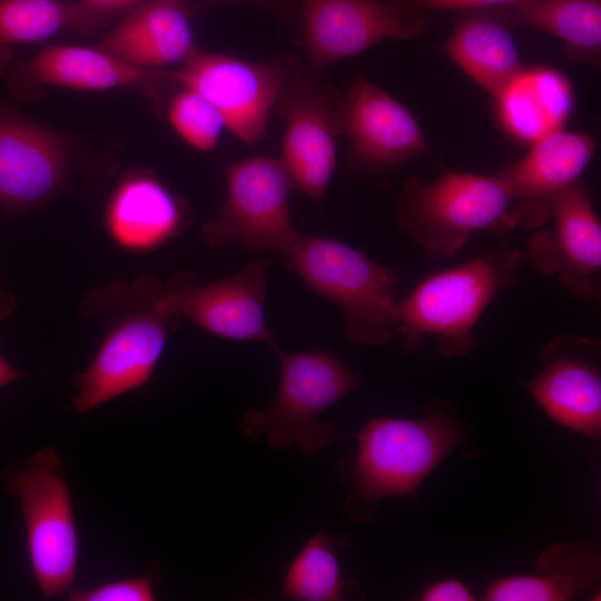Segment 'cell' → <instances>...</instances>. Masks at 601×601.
Listing matches in <instances>:
<instances>
[{
  "label": "cell",
  "mask_w": 601,
  "mask_h": 601,
  "mask_svg": "<svg viewBox=\"0 0 601 601\" xmlns=\"http://www.w3.org/2000/svg\"><path fill=\"white\" fill-rule=\"evenodd\" d=\"M83 3L100 12L106 17L114 13L128 11L140 0H81Z\"/></svg>",
  "instance_id": "cell-31"
},
{
  "label": "cell",
  "mask_w": 601,
  "mask_h": 601,
  "mask_svg": "<svg viewBox=\"0 0 601 601\" xmlns=\"http://www.w3.org/2000/svg\"><path fill=\"white\" fill-rule=\"evenodd\" d=\"M162 289L158 279L141 278L139 306L116 322L79 376V390L72 400L77 412L95 410L151 380L168 334L178 321L160 307Z\"/></svg>",
  "instance_id": "cell-8"
},
{
  "label": "cell",
  "mask_w": 601,
  "mask_h": 601,
  "mask_svg": "<svg viewBox=\"0 0 601 601\" xmlns=\"http://www.w3.org/2000/svg\"><path fill=\"white\" fill-rule=\"evenodd\" d=\"M155 598L152 584L146 575L112 581L69 594L72 601H151Z\"/></svg>",
  "instance_id": "cell-28"
},
{
  "label": "cell",
  "mask_w": 601,
  "mask_h": 601,
  "mask_svg": "<svg viewBox=\"0 0 601 601\" xmlns=\"http://www.w3.org/2000/svg\"><path fill=\"white\" fill-rule=\"evenodd\" d=\"M355 165L382 170L428 154L412 112L390 93L358 76L343 96V132Z\"/></svg>",
  "instance_id": "cell-17"
},
{
  "label": "cell",
  "mask_w": 601,
  "mask_h": 601,
  "mask_svg": "<svg viewBox=\"0 0 601 601\" xmlns=\"http://www.w3.org/2000/svg\"><path fill=\"white\" fill-rule=\"evenodd\" d=\"M12 308V302L11 299L6 300V298L2 296L0 292V317L4 316L8 311Z\"/></svg>",
  "instance_id": "cell-34"
},
{
  "label": "cell",
  "mask_w": 601,
  "mask_h": 601,
  "mask_svg": "<svg viewBox=\"0 0 601 601\" xmlns=\"http://www.w3.org/2000/svg\"><path fill=\"white\" fill-rule=\"evenodd\" d=\"M233 2H256V3H273L274 0H204L205 6H211L217 3H233Z\"/></svg>",
  "instance_id": "cell-33"
},
{
  "label": "cell",
  "mask_w": 601,
  "mask_h": 601,
  "mask_svg": "<svg viewBox=\"0 0 601 601\" xmlns=\"http://www.w3.org/2000/svg\"><path fill=\"white\" fill-rule=\"evenodd\" d=\"M292 189L279 159L252 156L226 167V198L206 220L203 237L211 247L239 246L253 254L286 252L302 235L288 206Z\"/></svg>",
  "instance_id": "cell-7"
},
{
  "label": "cell",
  "mask_w": 601,
  "mask_h": 601,
  "mask_svg": "<svg viewBox=\"0 0 601 601\" xmlns=\"http://www.w3.org/2000/svg\"><path fill=\"white\" fill-rule=\"evenodd\" d=\"M107 20L82 1L0 0V77L17 60L14 47L42 41L62 30H92Z\"/></svg>",
  "instance_id": "cell-23"
},
{
  "label": "cell",
  "mask_w": 601,
  "mask_h": 601,
  "mask_svg": "<svg viewBox=\"0 0 601 601\" xmlns=\"http://www.w3.org/2000/svg\"><path fill=\"white\" fill-rule=\"evenodd\" d=\"M525 260L519 250L495 252L421 282L396 305V333L406 352L434 339L445 357L467 355L482 313L500 290L515 284Z\"/></svg>",
  "instance_id": "cell-2"
},
{
  "label": "cell",
  "mask_w": 601,
  "mask_h": 601,
  "mask_svg": "<svg viewBox=\"0 0 601 601\" xmlns=\"http://www.w3.org/2000/svg\"><path fill=\"white\" fill-rule=\"evenodd\" d=\"M287 265L316 294L335 302L349 339L387 344L396 333L398 275L342 242L300 235L286 252Z\"/></svg>",
  "instance_id": "cell-5"
},
{
  "label": "cell",
  "mask_w": 601,
  "mask_h": 601,
  "mask_svg": "<svg viewBox=\"0 0 601 601\" xmlns=\"http://www.w3.org/2000/svg\"><path fill=\"white\" fill-rule=\"evenodd\" d=\"M551 225L530 238L525 258L574 297L600 294L601 225L588 187L578 180L548 201Z\"/></svg>",
  "instance_id": "cell-12"
},
{
  "label": "cell",
  "mask_w": 601,
  "mask_h": 601,
  "mask_svg": "<svg viewBox=\"0 0 601 601\" xmlns=\"http://www.w3.org/2000/svg\"><path fill=\"white\" fill-rule=\"evenodd\" d=\"M114 243L130 252L157 248L187 224L184 203L156 176L132 173L114 189L104 215Z\"/></svg>",
  "instance_id": "cell-20"
},
{
  "label": "cell",
  "mask_w": 601,
  "mask_h": 601,
  "mask_svg": "<svg viewBox=\"0 0 601 601\" xmlns=\"http://www.w3.org/2000/svg\"><path fill=\"white\" fill-rule=\"evenodd\" d=\"M513 205L510 188L497 174L444 171L431 183L417 177L406 181L397 223L427 255L447 258L476 233L513 229Z\"/></svg>",
  "instance_id": "cell-4"
},
{
  "label": "cell",
  "mask_w": 601,
  "mask_h": 601,
  "mask_svg": "<svg viewBox=\"0 0 601 601\" xmlns=\"http://www.w3.org/2000/svg\"><path fill=\"white\" fill-rule=\"evenodd\" d=\"M22 377V373L13 367L0 354V388Z\"/></svg>",
  "instance_id": "cell-32"
},
{
  "label": "cell",
  "mask_w": 601,
  "mask_h": 601,
  "mask_svg": "<svg viewBox=\"0 0 601 601\" xmlns=\"http://www.w3.org/2000/svg\"><path fill=\"white\" fill-rule=\"evenodd\" d=\"M275 354L280 365L277 393L265 408L247 411L240 430L248 439L265 436L278 451L296 445L303 454H315L337 439L336 427L318 415L357 390L363 376L326 349L277 348Z\"/></svg>",
  "instance_id": "cell-3"
},
{
  "label": "cell",
  "mask_w": 601,
  "mask_h": 601,
  "mask_svg": "<svg viewBox=\"0 0 601 601\" xmlns=\"http://www.w3.org/2000/svg\"><path fill=\"white\" fill-rule=\"evenodd\" d=\"M96 47L139 68L181 65L198 50L189 0H140Z\"/></svg>",
  "instance_id": "cell-19"
},
{
  "label": "cell",
  "mask_w": 601,
  "mask_h": 601,
  "mask_svg": "<svg viewBox=\"0 0 601 601\" xmlns=\"http://www.w3.org/2000/svg\"><path fill=\"white\" fill-rule=\"evenodd\" d=\"M601 552L585 542L556 543L538 560L534 574L496 579L485 590L487 601L573 600L600 578Z\"/></svg>",
  "instance_id": "cell-22"
},
{
  "label": "cell",
  "mask_w": 601,
  "mask_h": 601,
  "mask_svg": "<svg viewBox=\"0 0 601 601\" xmlns=\"http://www.w3.org/2000/svg\"><path fill=\"white\" fill-rule=\"evenodd\" d=\"M594 152L592 137L561 129L531 144L523 158L501 169L497 175L513 197L515 227L542 226L548 218L549 199L580 180Z\"/></svg>",
  "instance_id": "cell-18"
},
{
  "label": "cell",
  "mask_w": 601,
  "mask_h": 601,
  "mask_svg": "<svg viewBox=\"0 0 601 601\" xmlns=\"http://www.w3.org/2000/svg\"><path fill=\"white\" fill-rule=\"evenodd\" d=\"M494 97L502 126L528 144L563 129L574 104L569 79L549 67L522 68Z\"/></svg>",
  "instance_id": "cell-21"
},
{
  "label": "cell",
  "mask_w": 601,
  "mask_h": 601,
  "mask_svg": "<svg viewBox=\"0 0 601 601\" xmlns=\"http://www.w3.org/2000/svg\"><path fill=\"white\" fill-rule=\"evenodd\" d=\"M268 266V259L255 258L235 274L200 285L190 273H178L164 284L159 305L213 335L259 341L275 352L279 347L265 315Z\"/></svg>",
  "instance_id": "cell-11"
},
{
  "label": "cell",
  "mask_w": 601,
  "mask_h": 601,
  "mask_svg": "<svg viewBox=\"0 0 601 601\" xmlns=\"http://www.w3.org/2000/svg\"><path fill=\"white\" fill-rule=\"evenodd\" d=\"M445 52L493 96L523 68L510 31L482 17L463 20L449 38Z\"/></svg>",
  "instance_id": "cell-24"
},
{
  "label": "cell",
  "mask_w": 601,
  "mask_h": 601,
  "mask_svg": "<svg viewBox=\"0 0 601 601\" xmlns=\"http://www.w3.org/2000/svg\"><path fill=\"white\" fill-rule=\"evenodd\" d=\"M167 117L175 131L200 151L213 150L226 127L219 111L201 95L186 87H179L173 96Z\"/></svg>",
  "instance_id": "cell-27"
},
{
  "label": "cell",
  "mask_w": 601,
  "mask_h": 601,
  "mask_svg": "<svg viewBox=\"0 0 601 601\" xmlns=\"http://www.w3.org/2000/svg\"><path fill=\"white\" fill-rule=\"evenodd\" d=\"M462 422L447 403L428 404L420 418L382 416L355 434L356 451L347 464V516L368 522L381 500L414 496L427 475L464 443Z\"/></svg>",
  "instance_id": "cell-1"
},
{
  "label": "cell",
  "mask_w": 601,
  "mask_h": 601,
  "mask_svg": "<svg viewBox=\"0 0 601 601\" xmlns=\"http://www.w3.org/2000/svg\"><path fill=\"white\" fill-rule=\"evenodd\" d=\"M299 65L289 55L255 62L198 49L170 78L206 98L239 140L255 144L265 136L269 112Z\"/></svg>",
  "instance_id": "cell-10"
},
{
  "label": "cell",
  "mask_w": 601,
  "mask_h": 601,
  "mask_svg": "<svg viewBox=\"0 0 601 601\" xmlns=\"http://www.w3.org/2000/svg\"><path fill=\"white\" fill-rule=\"evenodd\" d=\"M520 0H405V2L415 9L453 10V9H474L492 6H515Z\"/></svg>",
  "instance_id": "cell-30"
},
{
  "label": "cell",
  "mask_w": 601,
  "mask_h": 601,
  "mask_svg": "<svg viewBox=\"0 0 601 601\" xmlns=\"http://www.w3.org/2000/svg\"><path fill=\"white\" fill-rule=\"evenodd\" d=\"M275 107L286 122L279 160L290 187L321 204L336 166L343 96L321 70L300 63L285 82Z\"/></svg>",
  "instance_id": "cell-9"
},
{
  "label": "cell",
  "mask_w": 601,
  "mask_h": 601,
  "mask_svg": "<svg viewBox=\"0 0 601 601\" xmlns=\"http://www.w3.org/2000/svg\"><path fill=\"white\" fill-rule=\"evenodd\" d=\"M600 343L563 335L541 355V371L525 383L529 392L555 423L591 439L601 433Z\"/></svg>",
  "instance_id": "cell-14"
},
{
  "label": "cell",
  "mask_w": 601,
  "mask_h": 601,
  "mask_svg": "<svg viewBox=\"0 0 601 601\" xmlns=\"http://www.w3.org/2000/svg\"><path fill=\"white\" fill-rule=\"evenodd\" d=\"M60 460L45 449L9 479L26 522L29 560L45 598L69 591L78 562V534L68 484Z\"/></svg>",
  "instance_id": "cell-6"
},
{
  "label": "cell",
  "mask_w": 601,
  "mask_h": 601,
  "mask_svg": "<svg viewBox=\"0 0 601 601\" xmlns=\"http://www.w3.org/2000/svg\"><path fill=\"white\" fill-rule=\"evenodd\" d=\"M347 542L346 533L321 530L311 535L286 568L280 593L298 601H338L351 595L353 584L339 562Z\"/></svg>",
  "instance_id": "cell-25"
},
{
  "label": "cell",
  "mask_w": 601,
  "mask_h": 601,
  "mask_svg": "<svg viewBox=\"0 0 601 601\" xmlns=\"http://www.w3.org/2000/svg\"><path fill=\"white\" fill-rule=\"evenodd\" d=\"M514 7L525 22L562 40L571 58L599 60L600 0H520Z\"/></svg>",
  "instance_id": "cell-26"
},
{
  "label": "cell",
  "mask_w": 601,
  "mask_h": 601,
  "mask_svg": "<svg viewBox=\"0 0 601 601\" xmlns=\"http://www.w3.org/2000/svg\"><path fill=\"white\" fill-rule=\"evenodd\" d=\"M11 93L30 99L41 86L79 90L139 88L156 95L173 85L167 69L139 68L98 47L47 46L26 60H16L3 77Z\"/></svg>",
  "instance_id": "cell-16"
},
{
  "label": "cell",
  "mask_w": 601,
  "mask_h": 601,
  "mask_svg": "<svg viewBox=\"0 0 601 601\" xmlns=\"http://www.w3.org/2000/svg\"><path fill=\"white\" fill-rule=\"evenodd\" d=\"M302 12L308 67L315 70L387 39L413 38L425 27L424 19L410 20L380 0H303Z\"/></svg>",
  "instance_id": "cell-15"
},
{
  "label": "cell",
  "mask_w": 601,
  "mask_h": 601,
  "mask_svg": "<svg viewBox=\"0 0 601 601\" xmlns=\"http://www.w3.org/2000/svg\"><path fill=\"white\" fill-rule=\"evenodd\" d=\"M70 171L67 146L51 129L0 105V209L23 213L55 198Z\"/></svg>",
  "instance_id": "cell-13"
},
{
  "label": "cell",
  "mask_w": 601,
  "mask_h": 601,
  "mask_svg": "<svg viewBox=\"0 0 601 601\" xmlns=\"http://www.w3.org/2000/svg\"><path fill=\"white\" fill-rule=\"evenodd\" d=\"M423 601H471L473 593L456 579H444L425 587L421 593Z\"/></svg>",
  "instance_id": "cell-29"
}]
</instances>
